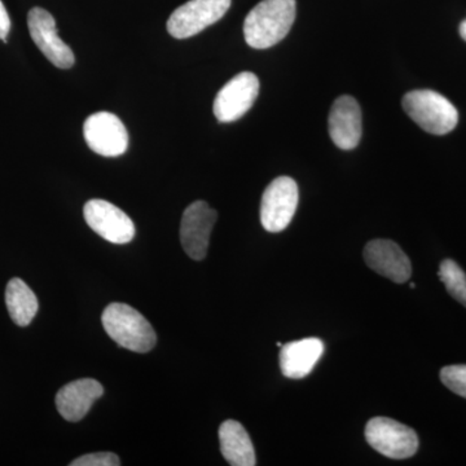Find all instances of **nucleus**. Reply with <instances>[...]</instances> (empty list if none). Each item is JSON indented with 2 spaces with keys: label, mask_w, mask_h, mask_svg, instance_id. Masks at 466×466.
Masks as SVG:
<instances>
[{
  "label": "nucleus",
  "mask_w": 466,
  "mask_h": 466,
  "mask_svg": "<svg viewBox=\"0 0 466 466\" xmlns=\"http://www.w3.org/2000/svg\"><path fill=\"white\" fill-rule=\"evenodd\" d=\"M104 329L121 348L135 352H148L157 342L155 329L139 311L126 303H110L104 309Z\"/></svg>",
  "instance_id": "f03ea898"
},
{
  "label": "nucleus",
  "mask_w": 466,
  "mask_h": 466,
  "mask_svg": "<svg viewBox=\"0 0 466 466\" xmlns=\"http://www.w3.org/2000/svg\"><path fill=\"white\" fill-rule=\"evenodd\" d=\"M27 26L36 47L55 66L69 69L75 66V54L58 36L56 21L50 12L41 7L30 9L27 15Z\"/></svg>",
  "instance_id": "1a4fd4ad"
},
{
  "label": "nucleus",
  "mask_w": 466,
  "mask_h": 466,
  "mask_svg": "<svg viewBox=\"0 0 466 466\" xmlns=\"http://www.w3.org/2000/svg\"><path fill=\"white\" fill-rule=\"evenodd\" d=\"M370 446L386 458H412L419 450V437L413 429L388 417H375L366 426Z\"/></svg>",
  "instance_id": "20e7f679"
},
{
  "label": "nucleus",
  "mask_w": 466,
  "mask_h": 466,
  "mask_svg": "<svg viewBox=\"0 0 466 466\" xmlns=\"http://www.w3.org/2000/svg\"><path fill=\"white\" fill-rule=\"evenodd\" d=\"M9 30H11V18L2 0H0V39L7 43Z\"/></svg>",
  "instance_id": "412c9836"
},
{
  "label": "nucleus",
  "mask_w": 466,
  "mask_h": 466,
  "mask_svg": "<svg viewBox=\"0 0 466 466\" xmlns=\"http://www.w3.org/2000/svg\"><path fill=\"white\" fill-rule=\"evenodd\" d=\"M361 109L357 100L343 95L334 101L329 115V135L339 148L351 150L360 143Z\"/></svg>",
  "instance_id": "ddd939ff"
},
{
  "label": "nucleus",
  "mask_w": 466,
  "mask_h": 466,
  "mask_svg": "<svg viewBox=\"0 0 466 466\" xmlns=\"http://www.w3.org/2000/svg\"><path fill=\"white\" fill-rule=\"evenodd\" d=\"M323 352V341L314 337L285 343L281 346L279 358L281 372L288 379H305L312 372Z\"/></svg>",
  "instance_id": "2eb2a0df"
},
{
  "label": "nucleus",
  "mask_w": 466,
  "mask_h": 466,
  "mask_svg": "<svg viewBox=\"0 0 466 466\" xmlns=\"http://www.w3.org/2000/svg\"><path fill=\"white\" fill-rule=\"evenodd\" d=\"M84 216L92 231L112 244H128L135 238L131 218L108 201H88L85 205Z\"/></svg>",
  "instance_id": "9d476101"
},
{
  "label": "nucleus",
  "mask_w": 466,
  "mask_h": 466,
  "mask_svg": "<svg viewBox=\"0 0 466 466\" xmlns=\"http://www.w3.org/2000/svg\"><path fill=\"white\" fill-rule=\"evenodd\" d=\"M103 394V385L96 380L82 379L67 383L56 395L58 413L66 421H79L87 415L92 404Z\"/></svg>",
  "instance_id": "4468645a"
},
{
  "label": "nucleus",
  "mask_w": 466,
  "mask_h": 466,
  "mask_svg": "<svg viewBox=\"0 0 466 466\" xmlns=\"http://www.w3.org/2000/svg\"><path fill=\"white\" fill-rule=\"evenodd\" d=\"M72 466H118L121 465L118 456L112 452L90 453L70 462Z\"/></svg>",
  "instance_id": "aec40b11"
},
{
  "label": "nucleus",
  "mask_w": 466,
  "mask_h": 466,
  "mask_svg": "<svg viewBox=\"0 0 466 466\" xmlns=\"http://www.w3.org/2000/svg\"><path fill=\"white\" fill-rule=\"evenodd\" d=\"M5 303L12 320L18 327L32 323L38 311V299L35 294L21 279H12L5 289Z\"/></svg>",
  "instance_id": "f3484780"
},
{
  "label": "nucleus",
  "mask_w": 466,
  "mask_h": 466,
  "mask_svg": "<svg viewBox=\"0 0 466 466\" xmlns=\"http://www.w3.org/2000/svg\"><path fill=\"white\" fill-rule=\"evenodd\" d=\"M84 135L88 148L104 157H118L128 147V134L118 116L99 112L86 119Z\"/></svg>",
  "instance_id": "6e6552de"
},
{
  "label": "nucleus",
  "mask_w": 466,
  "mask_h": 466,
  "mask_svg": "<svg viewBox=\"0 0 466 466\" xmlns=\"http://www.w3.org/2000/svg\"><path fill=\"white\" fill-rule=\"evenodd\" d=\"M218 214L208 202L196 201L184 210L180 225V241L184 251L195 260L207 257L208 240Z\"/></svg>",
  "instance_id": "9b49d317"
},
{
  "label": "nucleus",
  "mask_w": 466,
  "mask_h": 466,
  "mask_svg": "<svg viewBox=\"0 0 466 466\" xmlns=\"http://www.w3.org/2000/svg\"><path fill=\"white\" fill-rule=\"evenodd\" d=\"M441 380L446 388L466 400V366H449L441 370Z\"/></svg>",
  "instance_id": "6ab92c4d"
},
{
  "label": "nucleus",
  "mask_w": 466,
  "mask_h": 466,
  "mask_svg": "<svg viewBox=\"0 0 466 466\" xmlns=\"http://www.w3.org/2000/svg\"><path fill=\"white\" fill-rule=\"evenodd\" d=\"M229 7L231 0H189L171 14L167 32L177 39L191 38L218 23Z\"/></svg>",
  "instance_id": "423d86ee"
},
{
  "label": "nucleus",
  "mask_w": 466,
  "mask_h": 466,
  "mask_svg": "<svg viewBox=\"0 0 466 466\" xmlns=\"http://www.w3.org/2000/svg\"><path fill=\"white\" fill-rule=\"evenodd\" d=\"M440 279L451 296L466 308V274L452 259H444L440 267Z\"/></svg>",
  "instance_id": "a211bd4d"
},
{
  "label": "nucleus",
  "mask_w": 466,
  "mask_h": 466,
  "mask_svg": "<svg viewBox=\"0 0 466 466\" xmlns=\"http://www.w3.org/2000/svg\"><path fill=\"white\" fill-rule=\"evenodd\" d=\"M459 32L461 38L466 42V20L460 24Z\"/></svg>",
  "instance_id": "4be33fe9"
},
{
  "label": "nucleus",
  "mask_w": 466,
  "mask_h": 466,
  "mask_svg": "<svg viewBox=\"0 0 466 466\" xmlns=\"http://www.w3.org/2000/svg\"><path fill=\"white\" fill-rule=\"evenodd\" d=\"M404 112L426 133L446 135L459 124L456 106L443 95L431 90H416L404 95Z\"/></svg>",
  "instance_id": "7ed1b4c3"
},
{
  "label": "nucleus",
  "mask_w": 466,
  "mask_h": 466,
  "mask_svg": "<svg viewBox=\"0 0 466 466\" xmlns=\"http://www.w3.org/2000/svg\"><path fill=\"white\" fill-rule=\"evenodd\" d=\"M220 451L229 465L254 466L256 451L244 426L235 420H227L219 428Z\"/></svg>",
  "instance_id": "dca6fc26"
},
{
  "label": "nucleus",
  "mask_w": 466,
  "mask_h": 466,
  "mask_svg": "<svg viewBox=\"0 0 466 466\" xmlns=\"http://www.w3.org/2000/svg\"><path fill=\"white\" fill-rule=\"evenodd\" d=\"M299 186L289 177L269 183L260 202V222L266 231L278 233L290 225L299 207Z\"/></svg>",
  "instance_id": "39448f33"
},
{
  "label": "nucleus",
  "mask_w": 466,
  "mask_h": 466,
  "mask_svg": "<svg viewBox=\"0 0 466 466\" xmlns=\"http://www.w3.org/2000/svg\"><path fill=\"white\" fill-rule=\"evenodd\" d=\"M364 259L370 268L397 284L406 283L412 275V266L407 254L391 240L380 238L368 242Z\"/></svg>",
  "instance_id": "f8f14e48"
},
{
  "label": "nucleus",
  "mask_w": 466,
  "mask_h": 466,
  "mask_svg": "<svg viewBox=\"0 0 466 466\" xmlns=\"http://www.w3.org/2000/svg\"><path fill=\"white\" fill-rule=\"evenodd\" d=\"M296 12V0H262L245 18V41L257 50L278 45L290 32Z\"/></svg>",
  "instance_id": "f257e3e1"
},
{
  "label": "nucleus",
  "mask_w": 466,
  "mask_h": 466,
  "mask_svg": "<svg viewBox=\"0 0 466 466\" xmlns=\"http://www.w3.org/2000/svg\"><path fill=\"white\" fill-rule=\"evenodd\" d=\"M259 94L258 76L242 72L223 86L214 100V115L222 124L238 121L256 103Z\"/></svg>",
  "instance_id": "0eeeda50"
}]
</instances>
